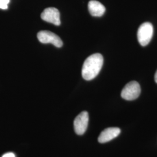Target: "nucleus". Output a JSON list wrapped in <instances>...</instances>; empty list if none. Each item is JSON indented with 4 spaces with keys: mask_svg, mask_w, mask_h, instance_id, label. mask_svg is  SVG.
I'll list each match as a JSON object with an SVG mask.
<instances>
[{
    "mask_svg": "<svg viewBox=\"0 0 157 157\" xmlns=\"http://www.w3.org/2000/svg\"><path fill=\"white\" fill-rule=\"evenodd\" d=\"M37 38L40 42L43 44L51 43L58 48L61 47L63 45V42L60 37L50 31H40L37 33Z\"/></svg>",
    "mask_w": 157,
    "mask_h": 157,
    "instance_id": "nucleus-4",
    "label": "nucleus"
},
{
    "mask_svg": "<svg viewBox=\"0 0 157 157\" xmlns=\"http://www.w3.org/2000/svg\"><path fill=\"white\" fill-rule=\"evenodd\" d=\"M153 32V26L151 23L145 22L141 25L137 31V39L141 45L146 46L149 44Z\"/></svg>",
    "mask_w": 157,
    "mask_h": 157,
    "instance_id": "nucleus-2",
    "label": "nucleus"
},
{
    "mask_svg": "<svg viewBox=\"0 0 157 157\" xmlns=\"http://www.w3.org/2000/svg\"><path fill=\"white\" fill-rule=\"evenodd\" d=\"M104 58L101 54L95 53L89 56L83 65L82 75L86 80H91L98 75L103 65Z\"/></svg>",
    "mask_w": 157,
    "mask_h": 157,
    "instance_id": "nucleus-1",
    "label": "nucleus"
},
{
    "mask_svg": "<svg viewBox=\"0 0 157 157\" xmlns=\"http://www.w3.org/2000/svg\"><path fill=\"white\" fill-rule=\"evenodd\" d=\"M2 157H15V155L13 152H8L4 154Z\"/></svg>",
    "mask_w": 157,
    "mask_h": 157,
    "instance_id": "nucleus-10",
    "label": "nucleus"
},
{
    "mask_svg": "<svg viewBox=\"0 0 157 157\" xmlns=\"http://www.w3.org/2000/svg\"><path fill=\"white\" fill-rule=\"evenodd\" d=\"M89 113L83 111L76 117L74 121V129L77 135H82L86 132L89 123Z\"/></svg>",
    "mask_w": 157,
    "mask_h": 157,
    "instance_id": "nucleus-5",
    "label": "nucleus"
},
{
    "mask_svg": "<svg viewBox=\"0 0 157 157\" xmlns=\"http://www.w3.org/2000/svg\"><path fill=\"white\" fill-rule=\"evenodd\" d=\"M154 78H155V82L157 83V71H156V72H155V74Z\"/></svg>",
    "mask_w": 157,
    "mask_h": 157,
    "instance_id": "nucleus-11",
    "label": "nucleus"
},
{
    "mask_svg": "<svg viewBox=\"0 0 157 157\" xmlns=\"http://www.w3.org/2000/svg\"><path fill=\"white\" fill-rule=\"evenodd\" d=\"M140 93L139 83L136 81H132L124 87L121 92V97L126 100L132 101L137 98Z\"/></svg>",
    "mask_w": 157,
    "mask_h": 157,
    "instance_id": "nucleus-3",
    "label": "nucleus"
},
{
    "mask_svg": "<svg viewBox=\"0 0 157 157\" xmlns=\"http://www.w3.org/2000/svg\"><path fill=\"white\" fill-rule=\"evenodd\" d=\"M121 133V129L118 128H108L104 129L98 138V142L105 143L116 138Z\"/></svg>",
    "mask_w": 157,
    "mask_h": 157,
    "instance_id": "nucleus-7",
    "label": "nucleus"
},
{
    "mask_svg": "<svg viewBox=\"0 0 157 157\" xmlns=\"http://www.w3.org/2000/svg\"><path fill=\"white\" fill-rule=\"evenodd\" d=\"M41 17L45 22L52 23L56 26H59L61 24L59 12L54 7L47 8L44 10L41 15Z\"/></svg>",
    "mask_w": 157,
    "mask_h": 157,
    "instance_id": "nucleus-6",
    "label": "nucleus"
},
{
    "mask_svg": "<svg viewBox=\"0 0 157 157\" xmlns=\"http://www.w3.org/2000/svg\"><path fill=\"white\" fill-rule=\"evenodd\" d=\"M10 0H0V9L6 10L8 9V5Z\"/></svg>",
    "mask_w": 157,
    "mask_h": 157,
    "instance_id": "nucleus-9",
    "label": "nucleus"
},
{
    "mask_svg": "<svg viewBox=\"0 0 157 157\" xmlns=\"http://www.w3.org/2000/svg\"><path fill=\"white\" fill-rule=\"evenodd\" d=\"M88 9L90 14L93 17H101L105 12V6L99 1L95 0H91L89 1Z\"/></svg>",
    "mask_w": 157,
    "mask_h": 157,
    "instance_id": "nucleus-8",
    "label": "nucleus"
}]
</instances>
